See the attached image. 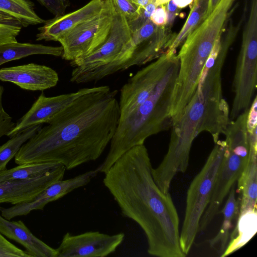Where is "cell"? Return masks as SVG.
<instances>
[{
	"label": "cell",
	"mask_w": 257,
	"mask_h": 257,
	"mask_svg": "<svg viewBox=\"0 0 257 257\" xmlns=\"http://www.w3.org/2000/svg\"><path fill=\"white\" fill-rule=\"evenodd\" d=\"M150 19L158 27L165 26L167 21V14L165 4L158 5Z\"/></svg>",
	"instance_id": "33"
},
{
	"label": "cell",
	"mask_w": 257,
	"mask_h": 257,
	"mask_svg": "<svg viewBox=\"0 0 257 257\" xmlns=\"http://www.w3.org/2000/svg\"><path fill=\"white\" fill-rule=\"evenodd\" d=\"M194 0H172L173 3L180 9L191 5Z\"/></svg>",
	"instance_id": "35"
},
{
	"label": "cell",
	"mask_w": 257,
	"mask_h": 257,
	"mask_svg": "<svg viewBox=\"0 0 257 257\" xmlns=\"http://www.w3.org/2000/svg\"><path fill=\"white\" fill-rule=\"evenodd\" d=\"M61 46H49L42 44L21 43L18 42L0 45V66L11 61L36 54L61 56Z\"/></svg>",
	"instance_id": "21"
},
{
	"label": "cell",
	"mask_w": 257,
	"mask_h": 257,
	"mask_svg": "<svg viewBox=\"0 0 257 257\" xmlns=\"http://www.w3.org/2000/svg\"><path fill=\"white\" fill-rule=\"evenodd\" d=\"M104 4L105 0H91L75 11L46 21L38 29L39 33L36 35V40L57 41L81 23L99 14Z\"/></svg>",
	"instance_id": "17"
},
{
	"label": "cell",
	"mask_w": 257,
	"mask_h": 257,
	"mask_svg": "<svg viewBox=\"0 0 257 257\" xmlns=\"http://www.w3.org/2000/svg\"><path fill=\"white\" fill-rule=\"evenodd\" d=\"M124 234L112 235L87 231L77 235L65 233L56 249L57 257H104L115 251L124 239Z\"/></svg>",
	"instance_id": "12"
},
{
	"label": "cell",
	"mask_w": 257,
	"mask_h": 257,
	"mask_svg": "<svg viewBox=\"0 0 257 257\" xmlns=\"http://www.w3.org/2000/svg\"><path fill=\"white\" fill-rule=\"evenodd\" d=\"M257 0H251L232 82L234 97L230 118L233 120L248 109L256 88Z\"/></svg>",
	"instance_id": "9"
},
{
	"label": "cell",
	"mask_w": 257,
	"mask_h": 257,
	"mask_svg": "<svg viewBox=\"0 0 257 257\" xmlns=\"http://www.w3.org/2000/svg\"><path fill=\"white\" fill-rule=\"evenodd\" d=\"M165 5L167 14V21L165 26L171 29L174 21L179 12L180 9L173 3L172 0L168 1Z\"/></svg>",
	"instance_id": "34"
},
{
	"label": "cell",
	"mask_w": 257,
	"mask_h": 257,
	"mask_svg": "<svg viewBox=\"0 0 257 257\" xmlns=\"http://www.w3.org/2000/svg\"><path fill=\"white\" fill-rule=\"evenodd\" d=\"M139 8L142 9L146 7L154 0H130Z\"/></svg>",
	"instance_id": "36"
},
{
	"label": "cell",
	"mask_w": 257,
	"mask_h": 257,
	"mask_svg": "<svg viewBox=\"0 0 257 257\" xmlns=\"http://www.w3.org/2000/svg\"><path fill=\"white\" fill-rule=\"evenodd\" d=\"M235 0H220L202 23L186 39L177 56L178 78L188 84H196L221 34Z\"/></svg>",
	"instance_id": "7"
},
{
	"label": "cell",
	"mask_w": 257,
	"mask_h": 257,
	"mask_svg": "<svg viewBox=\"0 0 257 257\" xmlns=\"http://www.w3.org/2000/svg\"><path fill=\"white\" fill-rule=\"evenodd\" d=\"M114 5L124 17L128 24L139 17L141 9L130 0H112Z\"/></svg>",
	"instance_id": "27"
},
{
	"label": "cell",
	"mask_w": 257,
	"mask_h": 257,
	"mask_svg": "<svg viewBox=\"0 0 257 257\" xmlns=\"http://www.w3.org/2000/svg\"><path fill=\"white\" fill-rule=\"evenodd\" d=\"M34 7L30 0H0V22L24 27L44 23Z\"/></svg>",
	"instance_id": "20"
},
{
	"label": "cell",
	"mask_w": 257,
	"mask_h": 257,
	"mask_svg": "<svg viewBox=\"0 0 257 257\" xmlns=\"http://www.w3.org/2000/svg\"><path fill=\"white\" fill-rule=\"evenodd\" d=\"M225 204L222 209L223 220L218 233L209 240L211 247L216 249L220 256L225 250L228 243L230 231L232 227L233 220L238 218L239 203L235 197L234 186L231 188Z\"/></svg>",
	"instance_id": "22"
},
{
	"label": "cell",
	"mask_w": 257,
	"mask_h": 257,
	"mask_svg": "<svg viewBox=\"0 0 257 257\" xmlns=\"http://www.w3.org/2000/svg\"><path fill=\"white\" fill-rule=\"evenodd\" d=\"M131 37L132 32L125 18L114 5L107 38L89 55L71 61L73 68L70 81L76 84L96 82L123 71L131 58L128 47Z\"/></svg>",
	"instance_id": "5"
},
{
	"label": "cell",
	"mask_w": 257,
	"mask_h": 257,
	"mask_svg": "<svg viewBox=\"0 0 257 257\" xmlns=\"http://www.w3.org/2000/svg\"><path fill=\"white\" fill-rule=\"evenodd\" d=\"M54 16L59 17L65 14L69 6L66 0H37Z\"/></svg>",
	"instance_id": "32"
},
{
	"label": "cell",
	"mask_w": 257,
	"mask_h": 257,
	"mask_svg": "<svg viewBox=\"0 0 257 257\" xmlns=\"http://www.w3.org/2000/svg\"><path fill=\"white\" fill-rule=\"evenodd\" d=\"M226 149L225 141L218 140L201 171L191 182L187 193L180 244L186 256L194 242L200 219L210 199L216 176Z\"/></svg>",
	"instance_id": "8"
},
{
	"label": "cell",
	"mask_w": 257,
	"mask_h": 257,
	"mask_svg": "<svg viewBox=\"0 0 257 257\" xmlns=\"http://www.w3.org/2000/svg\"><path fill=\"white\" fill-rule=\"evenodd\" d=\"M210 0H194L191 4L189 16L178 34L172 40L165 52H176L187 37L193 32L208 16Z\"/></svg>",
	"instance_id": "23"
},
{
	"label": "cell",
	"mask_w": 257,
	"mask_h": 257,
	"mask_svg": "<svg viewBox=\"0 0 257 257\" xmlns=\"http://www.w3.org/2000/svg\"><path fill=\"white\" fill-rule=\"evenodd\" d=\"M248 109L230 121L223 134L226 151L219 167L209 203L200 219L198 232L207 228L219 212L224 199L242 172L248 159L246 121Z\"/></svg>",
	"instance_id": "6"
},
{
	"label": "cell",
	"mask_w": 257,
	"mask_h": 257,
	"mask_svg": "<svg viewBox=\"0 0 257 257\" xmlns=\"http://www.w3.org/2000/svg\"><path fill=\"white\" fill-rule=\"evenodd\" d=\"M220 0H210L208 15L214 9Z\"/></svg>",
	"instance_id": "37"
},
{
	"label": "cell",
	"mask_w": 257,
	"mask_h": 257,
	"mask_svg": "<svg viewBox=\"0 0 257 257\" xmlns=\"http://www.w3.org/2000/svg\"><path fill=\"white\" fill-rule=\"evenodd\" d=\"M0 257H32L26 251L23 250L9 241L0 233Z\"/></svg>",
	"instance_id": "29"
},
{
	"label": "cell",
	"mask_w": 257,
	"mask_h": 257,
	"mask_svg": "<svg viewBox=\"0 0 257 257\" xmlns=\"http://www.w3.org/2000/svg\"><path fill=\"white\" fill-rule=\"evenodd\" d=\"M0 233L23 245L32 257H57L56 249L35 236L21 220L10 221L0 214Z\"/></svg>",
	"instance_id": "18"
},
{
	"label": "cell",
	"mask_w": 257,
	"mask_h": 257,
	"mask_svg": "<svg viewBox=\"0 0 257 257\" xmlns=\"http://www.w3.org/2000/svg\"><path fill=\"white\" fill-rule=\"evenodd\" d=\"M101 86L84 88L78 91L52 97L42 93L30 109L19 119L6 135L12 138L22 130L35 125L49 123L59 113L82 95L99 89Z\"/></svg>",
	"instance_id": "13"
},
{
	"label": "cell",
	"mask_w": 257,
	"mask_h": 257,
	"mask_svg": "<svg viewBox=\"0 0 257 257\" xmlns=\"http://www.w3.org/2000/svg\"><path fill=\"white\" fill-rule=\"evenodd\" d=\"M228 50L218 44L214 46L193 95L171 127L168 151L160 165L152 170L154 178L163 186H170L177 173L186 172L193 142L200 133H209L215 143L230 121L221 82Z\"/></svg>",
	"instance_id": "3"
},
{
	"label": "cell",
	"mask_w": 257,
	"mask_h": 257,
	"mask_svg": "<svg viewBox=\"0 0 257 257\" xmlns=\"http://www.w3.org/2000/svg\"><path fill=\"white\" fill-rule=\"evenodd\" d=\"M232 235L236 237L228 243L221 256H227L245 244L254 235L257 228V212L251 211L239 215Z\"/></svg>",
	"instance_id": "24"
},
{
	"label": "cell",
	"mask_w": 257,
	"mask_h": 257,
	"mask_svg": "<svg viewBox=\"0 0 257 257\" xmlns=\"http://www.w3.org/2000/svg\"><path fill=\"white\" fill-rule=\"evenodd\" d=\"M4 88L0 84V139L13 128L16 123L13 118L4 109L3 104V95Z\"/></svg>",
	"instance_id": "31"
},
{
	"label": "cell",
	"mask_w": 257,
	"mask_h": 257,
	"mask_svg": "<svg viewBox=\"0 0 257 257\" xmlns=\"http://www.w3.org/2000/svg\"><path fill=\"white\" fill-rule=\"evenodd\" d=\"M42 126V124H40L28 127L0 146V172L6 169L8 163L15 157L21 147L34 136Z\"/></svg>",
	"instance_id": "26"
},
{
	"label": "cell",
	"mask_w": 257,
	"mask_h": 257,
	"mask_svg": "<svg viewBox=\"0 0 257 257\" xmlns=\"http://www.w3.org/2000/svg\"><path fill=\"white\" fill-rule=\"evenodd\" d=\"M177 56L176 52H165L128 80L120 89L118 102L120 116L128 113L148 98Z\"/></svg>",
	"instance_id": "11"
},
{
	"label": "cell",
	"mask_w": 257,
	"mask_h": 257,
	"mask_svg": "<svg viewBox=\"0 0 257 257\" xmlns=\"http://www.w3.org/2000/svg\"><path fill=\"white\" fill-rule=\"evenodd\" d=\"M249 152L247 163L238 178L240 194L239 215L256 210L257 198V140H248Z\"/></svg>",
	"instance_id": "19"
},
{
	"label": "cell",
	"mask_w": 257,
	"mask_h": 257,
	"mask_svg": "<svg viewBox=\"0 0 257 257\" xmlns=\"http://www.w3.org/2000/svg\"><path fill=\"white\" fill-rule=\"evenodd\" d=\"M168 39L161 29H158L150 19L132 33L129 43L132 52L124 70L134 66H141L156 60L164 53Z\"/></svg>",
	"instance_id": "15"
},
{
	"label": "cell",
	"mask_w": 257,
	"mask_h": 257,
	"mask_svg": "<svg viewBox=\"0 0 257 257\" xmlns=\"http://www.w3.org/2000/svg\"><path fill=\"white\" fill-rule=\"evenodd\" d=\"M179 65L177 56L148 98L128 113L119 116L108 154L97 168L99 173L105 174L132 147L144 144L149 137L172 127V98Z\"/></svg>",
	"instance_id": "4"
},
{
	"label": "cell",
	"mask_w": 257,
	"mask_h": 257,
	"mask_svg": "<svg viewBox=\"0 0 257 257\" xmlns=\"http://www.w3.org/2000/svg\"><path fill=\"white\" fill-rule=\"evenodd\" d=\"M22 26L19 25L0 22V45L17 42Z\"/></svg>",
	"instance_id": "28"
},
{
	"label": "cell",
	"mask_w": 257,
	"mask_h": 257,
	"mask_svg": "<svg viewBox=\"0 0 257 257\" xmlns=\"http://www.w3.org/2000/svg\"><path fill=\"white\" fill-rule=\"evenodd\" d=\"M62 164L53 162L26 163L0 172V183L14 180L26 179L45 174Z\"/></svg>",
	"instance_id": "25"
},
{
	"label": "cell",
	"mask_w": 257,
	"mask_h": 257,
	"mask_svg": "<svg viewBox=\"0 0 257 257\" xmlns=\"http://www.w3.org/2000/svg\"><path fill=\"white\" fill-rule=\"evenodd\" d=\"M0 80L13 83L25 90L43 91L55 86L59 76L49 67L29 63L1 68Z\"/></svg>",
	"instance_id": "16"
},
{
	"label": "cell",
	"mask_w": 257,
	"mask_h": 257,
	"mask_svg": "<svg viewBox=\"0 0 257 257\" xmlns=\"http://www.w3.org/2000/svg\"><path fill=\"white\" fill-rule=\"evenodd\" d=\"M158 5L157 0H154L148 5L141 9L140 14L137 19L128 24L131 32H133L141 28L148 20L155 9Z\"/></svg>",
	"instance_id": "30"
},
{
	"label": "cell",
	"mask_w": 257,
	"mask_h": 257,
	"mask_svg": "<svg viewBox=\"0 0 257 257\" xmlns=\"http://www.w3.org/2000/svg\"><path fill=\"white\" fill-rule=\"evenodd\" d=\"M117 92L104 85L80 96L21 147L15 163L53 162L69 170L96 160L117 128Z\"/></svg>",
	"instance_id": "1"
},
{
	"label": "cell",
	"mask_w": 257,
	"mask_h": 257,
	"mask_svg": "<svg viewBox=\"0 0 257 257\" xmlns=\"http://www.w3.org/2000/svg\"><path fill=\"white\" fill-rule=\"evenodd\" d=\"M65 167L63 164L45 174L26 179L0 183V203L12 205L29 202L54 183L64 178Z\"/></svg>",
	"instance_id": "14"
},
{
	"label": "cell",
	"mask_w": 257,
	"mask_h": 257,
	"mask_svg": "<svg viewBox=\"0 0 257 257\" xmlns=\"http://www.w3.org/2000/svg\"><path fill=\"white\" fill-rule=\"evenodd\" d=\"M114 10L112 0H105L99 14L85 21L57 40L63 48L62 59L73 61L86 56L98 48L107 38Z\"/></svg>",
	"instance_id": "10"
},
{
	"label": "cell",
	"mask_w": 257,
	"mask_h": 257,
	"mask_svg": "<svg viewBox=\"0 0 257 257\" xmlns=\"http://www.w3.org/2000/svg\"><path fill=\"white\" fill-rule=\"evenodd\" d=\"M148 150L136 145L104 174L103 183L121 214L136 222L148 241V253L158 257H185L180 244L179 218L169 192L155 182Z\"/></svg>",
	"instance_id": "2"
}]
</instances>
